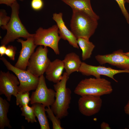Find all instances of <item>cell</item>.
Returning a JSON list of instances; mask_svg holds the SVG:
<instances>
[{"mask_svg": "<svg viewBox=\"0 0 129 129\" xmlns=\"http://www.w3.org/2000/svg\"><path fill=\"white\" fill-rule=\"evenodd\" d=\"M17 49L16 47L11 45H9L7 47L5 54L12 60H15V54Z\"/></svg>", "mask_w": 129, "mask_h": 129, "instance_id": "484cf974", "label": "cell"}, {"mask_svg": "<svg viewBox=\"0 0 129 129\" xmlns=\"http://www.w3.org/2000/svg\"><path fill=\"white\" fill-rule=\"evenodd\" d=\"M79 72L83 75L87 76L92 75L96 78H100L101 75L105 76L117 82L118 81L114 77V75L121 73H129V70H116L103 66L92 65L82 62Z\"/></svg>", "mask_w": 129, "mask_h": 129, "instance_id": "30bf717a", "label": "cell"}, {"mask_svg": "<svg viewBox=\"0 0 129 129\" xmlns=\"http://www.w3.org/2000/svg\"><path fill=\"white\" fill-rule=\"evenodd\" d=\"M20 82L16 75L9 71H0V94L4 95L10 102L12 96L16 97L18 93Z\"/></svg>", "mask_w": 129, "mask_h": 129, "instance_id": "9c48e42d", "label": "cell"}, {"mask_svg": "<svg viewBox=\"0 0 129 129\" xmlns=\"http://www.w3.org/2000/svg\"><path fill=\"white\" fill-rule=\"evenodd\" d=\"M29 92L23 93H18L16 96V104L21 107L28 105L30 101Z\"/></svg>", "mask_w": 129, "mask_h": 129, "instance_id": "603a6c76", "label": "cell"}, {"mask_svg": "<svg viewBox=\"0 0 129 129\" xmlns=\"http://www.w3.org/2000/svg\"><path fill=\"white\" fill-rule=\"evenodd\" d=\"M17 0H0V4H4L10 7L12 4ZM23 1L24 0H19Z\"/></svg>", "mask_w": 129, "mask_h": 129, "instance_id": "83f0119b", "label": "cell"}, {"mask_svg": "<svg viewBox=\"0 0 129 129\" xmlns=\"http://www.w3.org/2000/svg\"><path fill=\"white\" fill-rule=\"evenodd\" d=\"M31 4L32 8L36 11L41 10L44 5L43 0H32Z\"/></svg>", "mask_w": 129, "mask_h": 129, "instance_id": "4316f807", "label": "cell"}, {"mask_svg": "<svg viewBox=\"0 0 129 129\" xmlns=\"http://www.w3.org/2000/svg\"><path fill=\"white\" fill-rule=\"evenodd\" d=\"M124 110L126 114L129 115V99L127 103L124 107Z\"/></svg>", "mask_w": 129, "mask_h": 129, "instance_id": "4dcf8cb0", "label": "cell"}, {"mask_svg": "<svg viewBox=\"0 0 129 129\" xmlns=\"http://www.w3.org/2000/svg\"><path fill=\"white\" fill-rule=\"evenodd\" d=\"M48 51L47 47L39 46L31 56L27 70L37 77L43 75L51 62L47 56Z\"/></svg>", "mask_w": 129, "mask_h": 129, "instance_id": "52a82bcc", "label": "cell"}, {"mask_svg": "<svg viewBox=\"0 0 129 129\" xmlns=\"http://www.w3.org/2000/svg\"><path fill=\"white\" fill-rule=\"evenodd\" d=\"M58 30L57 25H54L47 29L39 27L34 34L35 44L37 46L49 47L54 50L56 54L59 55L58 43L61 38L58 34Z\"/></svg>", "mask_w": 129, "mask_h": 129, "instance_id": "8992f818", "label": "cell"}, {"mask_svg": "<svg viewBox=\"0 0 129 129\" xmlns=\"http://www.w3.org/2000/svg\"><path fill=\"white\" fill-rule=\"evenodd\" d=\"M78 109L81 113L86 116H90L97 113L102 104L101 97L90 95L81 96L78 101Z\"/></svg>", "mask_w": 129, "mask_h": 129, "instance_id": "8fae6325", "label": "cell"}, {"mask_svg": "<svg viewBox=\"0 0 129 129\" xmlns=\"http://www.w3.org/2000/svg\"><path fill=\"white\" fill-rule=\"evenodd\" d=\"M34 113L38 119L41 129H50L49 124L45 113V107L42 104L35 103L32 104Z\"/></svg>", "mask_w": 129, "mask_h": 129, "instance_id": "ac0fdd59", "label": "cell"}, {"mask_svg": "<svg viewBox=\"0 0 129 129\" xmlns=\"http://www.w3.org/2000/svg\"><path fill=\"white\" fill-rule=\"evenodd\" d=\"M70 21L71 31L77 39L83 37L89 39L97 26V20L82 11L72 10Z\"/></svg>", "mask_w": 129, "mask_h": 129, "instance_id": "3957f363", "label": "cell"}, {"mask_svg": "<svg viewBox=\"0 0 129 129\" xmlns=\"http://www.w3.org/2000/svg\"><path fill=\"white\" fill-rule=\"evenodd\" d=\"M63 14L55 13L53 14L52 18L56 22L58 28V33L61 39L68 41L73 47L79 49L77 39L71 31L66 27L62 18Z\"/></svg>", "mask_w": 129, "mask_h": 129, "instance_id": "5bb4252c", "label": "cell"}, {"mask_svg": "<svg viewBox=\"0 0 129 129\" xmlns=\"http://www.w3.org/2000/svg\"><path fill=\"white\" fill-rule=\"evenodd\" d=\"M68 78L64 72L61 80L54 85L56 92L55 99L51 108L54 114L60 119L68 115L71 102V91L66 87Z\"/></svg>", "mask_w": 129, "mask_h": 129, "instance_id": "7a4b0ae2", "label": "cell"}, {"mask_svg": "<svg viewBox=\"0 0 129 129\" xmlns=\"http://www.w3.org/2000/svg\"><path fill=\"white\" fill-rule=\"evenodd\" d=\"M0 59L7 68L13 72L20 82L18 93H23L34 90L36 88L39 81V77L35 76L27 70L17 68L12 65L3 57Z\"/></svg>", "mask_w": 129, "mask_h": 129, "instance_id": "5b68a950", "label": "cell"}, {"mask_svg": "<svg viewBox=\"0 0 129 129\" xmlns=\"http://www.w3.org/2000/svg\"><path fill=\"white\" fill-rule=\"evenodd\" d=\"M125 2H126L129 3V0H124Z\"/></svg>", "mask_w": 129, "mask_h": 129, "instance_id": "d6a6232c", "label": "cell"}, {"mask_svg": "<svg viewBox=\"0 0 129 129\" xmlns=\"http://www.w3.org/2000/svg\"><path fill=\"white\" fill-rule=\"evenodd\" d=\"M78 44L82 51V58L83 60L90 58L95 46L89 41V39L83 37L77 39Z\"/></svg>", "mask_w": 129, "mask_h": 129, "instance_id": "ffe728a7", "label": "cell"}, {"mask_svg": "<svg viewBox=\"0 0 129 129\" xmlns=\"http://www.w3.org/2000/svg\"><path fill=\"white\" fill-rule=\"evenodd\" d=\"M95 58L100 64L108 63L123 70H129V57L121 49L108 54L97 55Z\"/></svg>", "mask_w": 129, "mask_h": 129, "instance_id": "7c38bea8", "label": "cell"}, {"mask_svg": "<svg viewBox=\"0 0 129 129\" xmlns=\"http://www.w3.org/2000/svg\"><path fill=\"white\" fill-rule=\"evenodd\" d=\"M100 127L101 129H111L109 124L104 122H103L101 123Z\"/></svg>", "mask_w": 129, "mask_h": 129, "instance_id": "f546056e", "label": "cell"}, {"mask_svg": "<svg viewBox=\"0 0 129 129\" xmlns=\"http://www.w3.org/2000/svg\"><path fill=\"white\" fill-rule=\"evenodd\" d=\"M68 77L71 74L75 72H79L82 62L79 56L74 52L67 54L62 60Z\"/></svg>", "mask_w": 129, "mask_h": 129, "instance_id": "e0dca14e", "label": "cell"}, {"mask_svg": "<svg viewBox=\"0 0 129 129\" xmlns=\"http://www.w3.org/2000/svg\"><path fill=\"white\" fill-rule=\"evenodd\" d=\"M64 68L62 60L56 59L51 61L45 72L46 78L55 83L59 82L62 78Z\"/></svg>", "mask_w": 129, "mask_h": 129, "instance_id": "9a60e30c", "label": "cell"}, {"mask_svg": "<svg viewBox=\"0 0 129 129\" xmlns=\"http://www.w3.org/2000/svg\"><path fill=\"white\" fill-rule=\"evenodd\" d=\"M17 41L21 43L22 48L15 66L19 69L26 70L29 60L37 47L34 43L33 36L28 38L26 40L19 38Z\"/></svg>", "mask_w": 129, "mask_h": 129, "instance_id": "4fadbf2b", "label": "cell"}, {"mask_svg": "<svg viewBox=\"0 0 129 129\" xmlns=\"http://www.w3.org/2000/svg\"><path fill=\"white\" fill-rule=\"evenodd\" d=\"M10 17L7 16L5 10L3 9L0 10V26H4L8 24L10 19Z\"/></svg>", "mask_w": 129, "mask_h": 129, "instance_id": "cb8c5ba5", "label": "cell"}, {"mask_svg": "<svg viewBox=\"0 0 129 129\" xmlns=\"http://www.w3.org/2000/svg\"><path fill=\"white\" fill-rule=\"evenodd\" d=\"M61 0L70 7L72 10L83 12L97 20L99 19L92 9L90 0Z\"/></svg>", "mask_w": 129, "mask_h": 129, "instance_id": "2e32d148", "label": "cell"}, {"mask_svg": "<svg viewBox=\"0 0 129 129\" xmlns=\"http://www.w3.org/2000/svg\"><path fill=\"white\" fill-rule=\"evenodd\" d=\"M113 88L110 81L103 78H85L75 88L74 93L80 96L90 95L101 97L111 94Z\"/></svg>", "mask_w": 129, "mask_h": 129, "instance_id": "277c9868", "label": "cell"}, {"mask_svg": "<svg viewBox=\"0 0 129 129\" xmlns=\"http://www.w3.org/2000/svg\"><path fill=\"white\" fill-rule=\"evenodd\" d=\"M20 109L22 112L21 115L25 117V119L28 123H33L37 122L36 116L32 107L27 105L21 107Z\"/></svg>", "mask_w": 129, "mask_h": 129, "instance_id": "44dd1931", "label": "cell"}, {"mask_svg": "<svg viewBox=\"0 0 129 129\" xmlns=\"http://www.w3.org/2000/svg\"><path fill=\"white\" fill-rule=\"evenodd\" d=\"M56 92L54 90L48 88L43 75L39 77L38 85L35 91L33 92L30 97V103H40L45 107L51 106L55 99Z\"/></svg>", "mask_w": 129, "mask_h": 129, "instance_id": "ba28073f", "label": "cell"}, {"mask_svg": "<svg viewBox=\"0 0 129 129\" xmlns=\"http://www.w3.org/2000/svg\"><path fill=\"white\" fill-rule=\"evenodd\" d=\"M10 7L11 13L10 20L6 26L1 27L2 29L7 31L6 34L1 40V45H6L20 37L27 39L33 37L34 34L30 33L22 23L19 16L20 5L17 1Z\"/></svg>", "mask_w": 129, "mask_h": 129, "instance_id": "6da1fadb", "label": "cell"}, {"mask_svg": "<svg viewBox=\"0 0 129 129\" xmlns=\"http://www.w3.org/2000/svg\"><path fill=\"white\" fill-rule=\"evenodd\" d=\"M8 101L0 97V129H4L5 127L11 128L10 121L8 118L7 114L10 104Z\"/></svg>", "mask_w": 129, "mask_h": 129, "instance_id": "d6986e66", "label": "cell"}, {"mask_svg": "<svg viewBox=\"0 0 129 129\" xmlns=\"http://www.w3.org/2000/svg\"><path fill=\"white\" fill-rule=\"evenodd\" d=\"M118 3L122 12L125 18L127 23L129 24V14L125 6L124 0H115Z\"/></svg>", "mask_w": 129, "mask_h": 129, "instance_id": "d4e9b609", "label": "cell"}, {"mask_svg": "<svg viewBox=\"0 0 129 129\" xmlns=\"http://www.w3.org/2000/svg\"><path fill=\"white\" fill-rule=\"evenodd\" d=\"M5 46L4 45H1L0 47V57H2L3 55L5 54L7 49V47Z\"/></svg>", "mask_w": 129, "mask_h": 129, "instance_id": "f1b7e54d", "label": "cell"}, {"mask_svg": "<svg viewBox=\"0 0 129 129\" xmlns=\"http://www.w3.org/2000/svg\"><path fill=\"white\" fill-rule=\"evenodd\" d=\"M45 111L48 118L52 123L53 129H64L61 126L60 119L54 114L50 106L47 107Z\"/></svg>", "mask_w": 129, "mask_h": 129, "instance_id": "7402d4cb", "label": "cell"}, {"mask_svg": "<svg viewBox=\"0 0 129 129\" xmlns=\"http://www.w3.org/2000/svg\"><path fill=\"white\" fill-rule=\"evenodd\" d=\"M124 54L126 56L129 57V52L126 53H124Z\"/></svg>", "mask_w": 129, "mask_h": 129, "instance_id": "1f68e13d", "label": "cell"}]
</instances>
